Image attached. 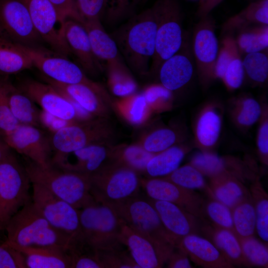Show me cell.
<instances>
[{"label": "cell", "instance_id": "cell-31", "mask_svg": "<svg viewBox=\"0 0 268 268\" xmlns=\"http://www.w3.org/2000/svg\"><path fill=\"white\" fill-rule=\"evenodd\" d=\"M82 24L87 32L93 54L100 64L123 59L116 42L106 32L101 21H86Z\"/></svg>", "mask_w": 268, "mask_h": 268}, {"label": "cell", "instance_id": "cell-43", "mask_svg": "<svg viewBox=\"0 0 268 268\" xmlns=\"http://www.w3.org/2000/svg\"><path fill=\"white\" fill-rule=\"evenodd\" d=\"M245 55L242 59L245 79L254 86L263 85L268 78V50Z\"/></svg>", "mask_w": 268, "mask_h": 268}, {"label": "cell", "instance_id": "cell-30", "mask_svg": "<svg viewBox=\"0 0 268 268\" xmlns=\"http://www.w3.org/2000/svg\"><path fill=\"white\" fill-rule=\"evenodd\" d=\"M209 179L208 195L231 209L243 200L251 197L243 181L235 176L224 174Z\"/></svg>", "mask_w": 268, "mask_h": 268}, {"label": "cell", "instance_id": "cell-51", "mask_svg": "<svg viewBox=\"0 0 268 268\" xmlns=\"http://www.w3.org/2000/svg\"><path fill=\"white\" fill-rule=\"evenodd\" d=\"M221 80L230 91H234L242 85L245 80V72L239 52L228 64Z\"/></svg>", "mask_w": 268, "mask_h": 268}, {"label": "cell", "instance_id": "cell-15", "mask_svg": "<svg viewBox=\"0 0 268 268\" xmlns=\"http://www.w3.org/2000/svg\"><path fill=\"white\" fill-rule=\"evenodd\" d=\"M4 138L12 150L42 166L51 164L53 154L50 136L39 127L19 124Z\"/></svg>", "mask_w": 268, "mask_h": 268}, {"label": "cell", "instance_id": "cell-55", "mask_svg": "<svg viewBox=\"0 0 268 268\" xmlns=\"http://www.w3.org/2000/svg\"><path fill=\"white\" fill-rule=\"evenodd\" d=\"M68 253L71 258V268H104L95 251L88 250Z\"/></svg>", "mask_w": 268, "mask_h": 268}, {"label": "cell", "instance_id": "cell-62", "mask_svg": "<svg viewBox=\"0 0 268 268\" xmlns=\"http://www.w3.org/2000/svg\"><path fill=\"white\" fill-rule=\"evenodd\" d=\"M148 0H139V1L142 2V3H145V2H146Z\"/></svg>", "mask_w": 268, "mask_h": 268}, {"label": "cell", "instance_id": "cell-60", "mask_svg": "<svg viewBox=\"0 0 268 268\" xmlns=\"http://www.w3.org/2000/svg\"><path fill=\"white\" fill-rule=\"evenodd\" d=\"M223 0H200L197 15L200 18L208 15Z\"/></svg>", "mask_w": 268, "mask_h": 268}, {"label": "cell", "instance_id": "cell-46", "mask_svg": "<svg viewBox=\"0 0 268 268\" xmlns=\"http://www.w3.org/2000/svg\"><path fill=\"white\" fill-rule=\"evenodd\" d=\"M243 255L251 266L268 268V245L264 244L254 236L237 238Z\"/></svg>", "mask_w": 268, "mask_h": 268}, {"label": "cell", "instance_id": "cell-54", "mask_svg": "<svg viewBox=\"0 0 268 268\" xmlns=\"http://www.w3.org/2000/svg\"><path fill=\"white\" fill-rule=\"evenodd\" d=\"M139 0H108L105 15L109 21L122 19L132 10Z\"/></svg>", "mask_w": 268, "mask_h": 268}, {"label": "cell", "instance_id": "cell-16", "mask_svg": "<svg viewBox=\"0 0 268 268\" xmlns=\"http://www.w3.org/2000/svg\"><path fill=\"white\" fill-rule=\"evenodd\" d=\"M0 23L14 42L25 46L42 48L39 44L43 41L21 0H2L0 2Z\"/></svg>", "mask_w": 268, "mask_h": 268}, {"label": "cell", "instance_id": "cell-34", "mask_svg": "<svg viewBox=\"0 0 268 268\" xmlns=\"http://www.w3.org/2000/svg\"><path fill=\"white\" fill-rule=\"evenodd\" d=\"M11 111L20 124L39 127L38 110L35 102L19 88L3 83Z\"/></svg>", "mask_w": 268, "mask_h": 268}, {"label": "cell", "instance_id": "cell-20", "mask_svg": "<svg viewBox=\"0 0 268 268\" xmlns=\"http://www.w3.org/2000/svg\"><path fill=\"white\" fill-rule=\"evenodd\" d=\"M111 146L109 143H94L70 152L54 154L51 164L90 176L109 161Z\"/></svg>", "mask_w": 268, "mask_h": 268}, {"label": "cell", "instance_id": "cell-9", "mask_svg": "<svg viewBox=\"0 0 268 268\" xmlns=\"http://www.w3.org/2000/svg\"><path fill=\"white\" fill-rule=\"evenodd\" d=\"M31 184L33 203L52 225L69 238L71 245L68 250L82 245L79 209L43 187Z\"/></svg>", "mask_w": 268, "mask_h": 268}, {"label": "cell", "instance_id": "cell-24", "mask_svg": "<svg viewBox=\"0 0 268 268\" xmlns=\"http://www.w3.org/2000/svg\"><path fill=\"white\" fill-rule=\"evenodd\" d=\"M64 35L71 54L75 56L84 71L95 75L102 69L93 54L87 32L82 23L73 19H66Z\"/></svg>", "mask_w": 268, "mask_h": 268}, {"label": "cell", "instance_id": "cell-28", "mask_svg": "<svg viewBox=\"0 0 268 268\" xmlns=\"http://www.w3.org/2000/svg\"><path fill=\"white\" fill-rule=\"evenodd\" d=\"M227 109L234 125L246 132L259 121L262 104L250 94L242 93L228 100Z\"/></svg>", "mask_w": 268, "mask_h": 268}, {"label": "cell", "instance_id": "cell-50", "mask_svg": "<svg viewBox=\"0 0 268 268\" xmlns=\"http://www.w3.org/2000/svg\"><path fill=\"white\" fill-rule=\"evenodd\" d=\"M96 252L104 268H139L129 252L122 248Z\"/></svg>", "mask_w": 268, "mask_h": 268}, {"label": "cell", "instance_id": "cell-14", "mask_svg": "<svg viewBox=\"0 0 268 268\" xmlns=\"http://www.w3.org/2000/svg\"><path fill=\"white\" fill-rule=\"evenodd\" d=\"M149 199L173 203L201 220H205V201L194 190L179 186L162 177L141 179Z\"/></svg>", "mask_w": 268, "mask_h": 268}, {"label": "cell", "instance_id": "cell-48", "mask_svg": "<svg viewBox=\"0 0 268 268\" xmlns=\"http://www.w3.org/2000/svg\"><path fill=\"white\" fill-rule=\"evenodd\" d=\"M80 23L101 21L106 14L108 0H72Z\"/></svg>", "mask_w": 268, "mask_h": 268}, {"label": "cell", "instance_id": "cell-53", "mask_svg": "<svg viewBox=\"0 0 268 268\" xmlns=\"http://www.w3.org/2000/svg\"><path fill=\"white\" fill-rule=\"evenodd\" d=\"M19 124L9 106L3 83H0V134L4 137Z\"/></svg>", "mask_w": 268, "mask_h": 268}, {"label": "cell", "instance_id": "cell-52", "mask_svg": "<svg viewBox=\"0 0 268 268\" xmlns=\"http://www.w3.org/2000/svg\"><path fill=\"white\" fill-rule=\"evenodd\" d=\"M262 111L259 121L256 137V146L258 156L265 165L268 164V105L263 101Z\"/></svg>", "mask_w": 268, "mask_h": 268}, {"label": "cell", "instance_id": "cell-61", "mask_svg": "<svg viewBox=\"0 0 268 268\" xmlns=\"http://www.w3.org/2000/svg\"><path fill=\"white\" fill-rule=\"evenodd\" d=\"M11 150L3 136L0 134V162L12 151Z\"/></svg>", "mask_w": 268, "mask_h": 268}, {"label": "cell", "instance_id": "cell-47", "mask_svg": "<svg viewBox=\"0 0 268 268\" xmlns=\"http://www.w3.org/2000/svg\"><path fill=\"white\" fill-rule=\"evenodd\" d=\"M209 199L204 204L205 217L208 218L213 225L228 229L236 235L231 209L213 198Z\"/></svg>", "mask_w": 268, "mask_h": 268}, {"label": "cell", "instance_id": "cell-2", "mask_svg": "<svg viewBox=\"0 0 268 268\" xmlns=\"http://www.w3.org/2000/svg\"><path fill=\"white\" fill-rule=\"evenodd\" d=\"M9 246L56 247L68 250L71 242L55 228L36 207L32 200L10 219L5 228Z\"/></svg>", "mask_w": 268, "mask_h": 268}, {"label": "cell", "instance_id": "cell-11", "mask_svg": "<svg viewBox=\"0 0 268 268\" xmlns=\"http://www.w3.org/2000/svg\"><path fill=\"white\" fill-rule=\"evenodd\" d=\"M191 43L198 79L206 89L215 79L214 69L219 48L215 22L210 14L200 18L196 24Z\"/></svg>", "mask_w": 268, "mask_h": 268}, {"label": "cell", "instance_id": "cell-33", "mask_svg": "<svg viewBox=\"0 0 268 268\" xmlns=\"http://www.w3.org/2000/svg\"><path fill=\"white\" fill-rule=\"evenodd\" d=\"M256 25H268V0L252 1L237 14L229 17L222 26L226 34Z\"/></svg>", "mask_w": 268, "mask_h": 268}, {"label": "cell", "instance_id": "cell-44", "mask_svg": "<svg viewBox=\"0 0 268 268\" xmlns=\"http://www.w3.org/2000/svg\"><path fill=\"white\" fill-rule=\"evenodd\" d=\"M162 178L184 188L204 190L207 195L209 193L204 176L189 163L179 167L170 174Z\"/></svg>", "mask_w": 268, "mask_h": 268}, {"label": "cell", "instance_id": "cell-1", "mask_svg": "<svg viewBox=\"0 0 268 268\" xmlns=\"http://www.w3.org/2000/svg\"><path fill=\"white\" fill-rule=\"evenodd\" d=\"M157 24L154 4L133 16L111 35L127 66L138 74L149 73L155 51Z\"/></svg>", "mask_w": 268, "mask_h": 268}, {"label": "cell", "instance_id": "cell-29", "mask_svg": "<svg viewBox=\"0 0 268 268\" xmlns=\"http://www.w3.org/2000/svg\"><path fill=\"white\" fill-rule=\"evenodd\" d=\"M202 226V233L207 236L228 262L233 266L251 267L243 255L237 236L232 231L214 225Z\"/></svg>", "mask_w": 268, "mask_h": 268}, {"label": "cell", "instance_id": "cell-49", "mask_svg": "<svg viewBox=\"0 0 268 268\" xmlns=\"http://www.w3.org/2000/svg\"><path fill=\"white\" fill-rule=\"evenodd\" d=\"M239 52L235 38L232 34H226L219 48L214 69L215 79L221 80L228 64Z\"/></svg>", "mask_w": 268, "mask_h": 268}, {"label": "cell", "instance_id": "cell-58", "mask_svg": "<svg viewBox=\"0 0 268 268\" xmlns=\"http://www.w3.org/2000/svg\"><path fill=\"white\" fill-rule=\"evenodd\" d=\"M54 6L60 19L64 21L71 18L80 22L73 6L72 0H49Z\"/></svg>", "mask_w": 268, "mask_h": 268}, {"label": "cell", "instance_id": "cell-3", "mask_svg": "<svg viewBox=\"0 0 268 268\" xmlns=\"http://www.w3.org/2000/svg\"><path fill=\"white\" fill-rule=\"evenodd\" d=\"M24 167L31 184L43 187L78 209L97 202L90 193L89 176L30 160Z\"/></svg>", "mask_w": 268, "mask_h": 268}, {"label": "cell", "instance_id": "cell-35", "mask_svg": "<svg viewBox=\"0 0 268 268\" xmlns=\"http://www.w3.org/2000/svg\"><path fill=\"white\" fill-rule=\"evenodd\" d=\"M123 59L106 63L107 83L111 92L119 98L137 92L138 85Z\"/></svg>", "mask_w": 268, "mask_h": 268}, {"label": "cell", "instance_id": "cell-39", "mask_svg": "<svg viewBox=\"0 0 268 268\" xmlns=\"http://www.w3.org/2000/svg\"><path fill=\"white\" fill-rule=\"evenodd\" d=\"M185 137L182 130L175 127L163 126L148 133L138 143L146 151L156 154L184 142Z\"/></svg>", "mask_w": 268, "mask_h": 268}, {"label": "cell", "instance_id": "cell-7", "mask_svg": "<svg viewBox=\"0 0 268 268\" xmlns=\"http://www.w3.org/2000/svg\"><path fill=\"white\" fill-rule=\"evenodd\" d=\"M90 193L96 201L104 204L118 202L137 195L141 187L138 173L108 161L89 176Z\"/></svg>", "mask_w": 268, "mask_h": 268}, {"label": "cell", "instance_id": "cell-45", "mask_svg": "<svg viewBox=\"0 0 268 268\" xmlns=\"http://www.w3.org/2000/svg\"><path fill=\"white\" fill-rule=\"evenodd\" d=\"M142 93L152 113L166 112L173 106V92L160 83L147 85Z\"/></svg>", "mask_w": 268, "mask_h": 268}, {"label": "cell", "instance_id": "cell-26", "mask_svg": "<svg viewBox=\"0 0 268 268\" xmlns=\"http://www.w3.org/2000/svg\"><path fill=\"white\" fill-rule=\"evenodd\" d=\"M195 264L205 268H232L234 266L209 240L192 234L182 238L177 247Z\"/></svg>", "mask_w": 268, "mask_h": 268}, {"label": "cell", "instance_id": "cell-17", "mask_svg": "<svg viewBox=\"0 0 268 268\" xmlns=\"http://www.w3.org/2000/svg\"><path fill=\"white\" fill-rule=\"evenodd\" d=\"M195 65L190 34L185 32L180 49L160 66L157 75L162 85L174 92L188 85L193 78Z\"/></svg>", "mask_w": 268, "mask_h": 268}, {"label": "cell", "instance_id": "cell-32", "mask_svg": "<svg viewBox=\"0 0 268 268\" xmlns=\"http://www.w3.org/2000/svg\"><path fill=\"white\" fill-rule=\"evenodd\" d=\"M193 144L184 142L155 154L148 161L144 173L149 178L166 176L177 169Z\"/></svg>", "mask_w": 268, "mask_h": 268}, {"label": "cell", "instance_id": "cell-41", "mask_svg": "<svg viewBox=\"0 0 268 268\" xmlns=\"http://www.w3.org/2000/svg\"><path fill=\"white\" fill-rule=\"evenodd\" d=\"M231 210L237 237L254 236L256 231V216L251 196L241 201Z\"/></svg>", "mask_w": 268, "mask_h": 268}, {"label": "cell", "instance_id": "cell-6", "mask_svg": "<svg viewBox=\"0 0 268 268\" xmlns=\"http://www.w3.org/2000/svg\"><path fill=\"white\" fill-rule=\"evenodd\" d=\"M31 184L24 166L11 151L0 162V231L32 200Z\"/></svg>", "mask_w": 268, "mask_h": 268}, {"label": "cell", "instance_id": "cell-4", "mask_svg": "<svg viewBox=\"0 0 268 268\" xmlns=\"http://www.w3.org/2000/svg\"><path fill=\"white\" fill-rule=\"evenodd\" d=\"M106 205L111 207L130 227L150 240L167 262L176 247L148 200L136 195Z\"/></svg>", "mask_w": 268, "mask_h": 268}, {"label": "cell", "instance_id": "cell-59", "mask_svg": "<svg viewBox=\"0 0 268 268\" xmlns=\"http://www.w3.org/2000/svg\"><path fill=\"white\" fill-rule=\"evenodd\" d=\"M166 263L169 268H192L188 256L181 250L175 248L169 257Z\"/></svg>", "mask_w": 268, "mask_h": 268}, {"label": "cell", "instance_id": "cell-56", "mask_svg": "<svg viewBox=\"0 0 268 268\" xmlns=\"http://www.w3.org/2000/svg\"><path fill=\"white\" fill-rule=\"evenodd\" d=\"M0 268H26L24 259L17 251L4 242L0 243Z\"/></svg>", "mask_w": 268, "mask_h": 268}, {"label": "cell", "instance_id": "cell-18", "mask_svg": "<svg viewBox=\"0 0 268 268\" xmlns=\"http://www.w3.org/2000/svg\"><path fill=\"white\" fill-rule=\"evenodd\" d=\"M224 106L217 99L204 103L196 113L193 125L194 146L200 150H212L221 134Z\"/></svg>", "mask_w": 268, "mask_h": 268}, {"label": "cell", "instance_id": "cell-22", "mask_svg": "<svg viewBox=\"0 0 268 268\" xmlns=\"http://www.w3.org/2000/svg\"><path fill=\"white\" fill-rule=\"evenodd\" d=\"M19 88L42 110L66 120L77 121L72 105L50 84L27 79L21 83Z\"/></svg>", "mask_w": 268, "mask_h": 268}, {"label": "cell", "instance_id": "cell-42", "mask_svg": "<svg viewBox=\"0 0 268 268\" xmlns=\"http://www.w3.org/2000/svg\"><path fill=\"white\" fill-rule=\"evenodd\" d=\"M250 191L256 212V231L259 236L268 243V198L258 176L253 180Z\"/></svg>", "mask_w": 268, "mask_h": 268}, {"label": "cell", "instance_id": "cell-12", "mask_svg": "<svg viewBox=\"0 0 268 268\" xmlns=\"http://www.w3.org/2000/svg\"><path fill=\"white\" fill-rule=\"evenodd\" d=\"M37 33L54 52L67 57L71 53L64 35V22L49 0H21Z\"/></svg>", "mask_w": 268, "mask_h": 268}, {"label": "cell", "instance_id": "cell-5", "mask_svg": "<svg viewBox=\"0 0 268 268\" xmlns=\"http://www.w3.org/2000/svg\"><path fill=\"white\" fill-rule=\"evenodd\" d=\"M79 210L85 247L95 252L122 248L120 236L124 222L111 207L96 202Z\"/></svg>", "mask_w": 268, "mask_h": 268}, {"label": "cell", "instance_id": "cell-37", "mask_svg": "<svg viewBox=\"0 0 268 268\" xmlns=\"http://www.w3.org/2000/svg\"><path fill=\"white\" fill-rule=\"evenodd\" d=\"M33 67L20 44L0 38V73L14 74Z\"/></svg>", "mask_w": 268, "mask_h": 268}, {"label": "cell", "instance_id": "cell-25", "mask_svg": "<svg viewBox=\"0 0 268 268\" xmlns=\"http://www.w3.org/2000/svg\"><path fill=\"white\" fill-rule=\"evenodd\" d=\"M120 240L122 244L128 248L130 254L139 268H159L166 263L150 240L125 222Z\"/></svg>", "mask_w": 268, "mask_h": 268}, {"label": "cell", "instance_id": "cell-57", "mask_svg": "<svg viewBox=\"0 0 268 268\" xmlns=\"http://www.w3.org/2000/svg\"><path fill=\"white\" fill-rule=\"evenodd\" d=\"M39 120L40 126L45 128L51 134H53L76 122L60 118L43 110L39 111Z\"/></svg>", "mask_w": 268, "mask_h": 268}, {"label": "cell", "instance_id": "cell-38", "mask_svg": "<svg viewBox=\"0 0 268 268\" xmlns=\"http://www.w3.org/2000/svg\"><path fill=\"white\" fill-rule=\"evenodd\" d=\"M115 105L122 117L134 126L145 124L152 113L142 92L120 98Z\"/></svg>", "mask_w": 268, "mask_h": 268}, {"label": "cell", "instance_id": "cell-36", "mask_svg": "<svg viewBox=\"0 0 268 268\" xmlns=\"http://www.w3.org/2000/svg\"><path fill=\"white\" fill-rule=\"evenodd\" d=\"M154 154L146 151L139 143L111 146L109 161L139 173L145 172L148 161Z\"/></svg>", "mask_w": 268, "mask_h": 268}, {"label": "cell", "instance_id": "cell-13", "mask_svg": "<svg viewBox=\"0 0 268 268\" xmlns=\"http://www.w3.org/2000/svg\"><path fill=\"white\" fill-rule=\"evenodd\" d=\"M31 59L33 67L37 68L47 77L54 81L64 84L86 83L91 80L87 77L80 67L53 52L20 45Z\"/></svg>", "mask_w": 268, "mask_h": 268}, {"label": "cell", "instance_id": "cell-21", "mask_svg": "<svg viewBox=\"0 0 268 268\" xmlns=\"http://www.w3.org/2000/svg\"><path fill=\"white\" fill-rule=\"evenodd\" d=\"M148 200L156 210L176 248L185 236L201 232L202 226L200 223L199 218L173 203Z\"/></svg>", "mask_w": 268, "mask_h": 268}, {"label": "cell", "instance_id": "cell-23", "mask_svg": "<svg viewBox=\"0 0 268 268\" xmlns=\"http://www.w3.org/2000/svg\"><path fill=\"white\" fill-rule=\"evenodd\" d=\"M189 163L209 178L228 174L243 180L250 170L248 160L232 156H220L212 150H199L192 156Z\"/></svg>", "mask_w": 268, "mask_h": 268}, {"label": "cell", "instance_id": "cell-10", "mask_svg": "<svg viewBox=\"0 0 268 268\" xmlns=\"http://www.w3.org/2000/svg\"><path fill=\"white\" fill-rule=\"evenodd\" d=\"M113 134L104 118H95L75 122L51 134L50 137L54 154L70 152L94 143H109Z\"/></svg>", "mask_w": 268, "mask_h": 268}, {"label": "cell", "instance_id": "cell-27", "mask_svg": "<svg viewBox=\"0 0 268 268\" xmlns=\"http://www.w3.org/2000/svg\"><path fill=\"white\" fill-rule=\"evenodd\" d=\"M10 247L21 254L26 268H71L70 256L64 249L56 247Z\"/></svg>", "mask_w": 268, "mask_h": 268}, {"label": "cell", "instance_id": "cell-19", "mask_svg": "<svg viewBox=\"0 0 268 268\" xmlns=\"http://www.w3.org/2000/svg\"><path fill=\"white\" fill-rule=\"evenodd\" d=\"M45 78L65 97L74 101L94 117L105 118L107 115L110 97L100 83L91 80L86 83L64 84Z\"/></svg>", "mask_w": 268, "mask_h": 268}, {"label": "cell", "instance_id": "cell-63", "mask_svg": "<svg viewBox=\"0 0 268 268\" xmlns=\"http://www.w3.org/2000/svg\"><path fill=\"white\" fill-rule=\"evenodd\" d=\"M254 0H250V1H254Z\"/></svg>", "mask_w": 268, "mask_h": 268}, {"label": "cell", "instance_id": "cell-8", "mask_svg": "<svg viewBox=\"0 0 268 268\" xmlns=\"http://www.w3.org/2000/svg\"><path fill=\"white\" fill-rule=\"evenodd\" d=\"M158 24L155 51L149 73L156 74L161 64L175 54L184 40L183 12L178 0H157Z\"/></svg>", "mask_w": 268, "mask_h": 268}, {"label": "cell", "instance_id": "cell-40", "mask_svg": "<svg viewBox=\"0 0 268 268\" xmlns=\"http://www.w3.org/2000/svg\"><path fill=\"white\" fill-rule=\"evenodd\" d=\"M235 38L240 55L268 50V25H256L238 32Z\"/></svg>", "mask_w": 268, "mask_h": 268}]
</instances>
